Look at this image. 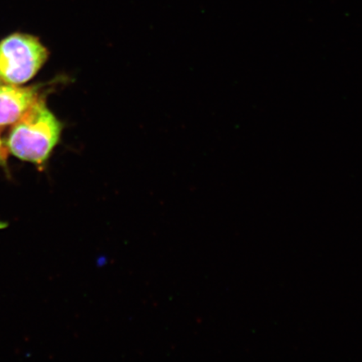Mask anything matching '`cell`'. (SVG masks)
<instances>
[{
    "instance_id": "obj_3",
    "label": "cell",
    "mask_w": 362,
    "mask_h": 362,
    "mask_svg": "<svg viewBox=\"0 0 362 362\" xmlns=\"http://www.w3.org/2000/svg\"><path fill=\"white\" fill-rule=\"evenodd\" d=\"M38 98L33 88L0 86V128L15 124Z\"/></svg>"
},
{
    "instance_id": "obj_1",
    "label": "cell",
    "mask_w": 362,
    "mask_h": 362,
    "mask_svg": "<svg viewBox=\"0 0 362 362\" xmlns=\"http://www.w3.org/2000/svg\"><path fill=\"white\" fill-rule=\"evenodd\" d=\"M62 126L40 98L13 124L8 148L22 160L42 165L60 140Z\"/></svg>"
},
{
    "instance_id": "obj_2",
    "label": "cell",
    "mask_w": 362,
    "mask_h": 362,
    "mask_svg": "<svg viewBox=\"0 0 362 362\" xmlns=\"http://www.w3.org/2000/svg\"><path fill=\"white\" fill-rule=\"evenodd\" d=\"M48 51L35 36L16 33L0 42V79L8 84L26 83L37 74Z\"/></svg>"
},
{
    "instance_id": "obj_4",
    "label": "cell",
    "mask_w": 362,
    "mask_h": 362,
    "mask_svg": "<svg viewBox=\"0 0 362 362\" xmlns=\"http://www.w3.org/2000/svg\"><path fill=\"white\" fill-rule=\"evenodd\" d=\"M4 161V148L2 146L1 139H0V164Z\"/></svg>"
}]
</instances>
